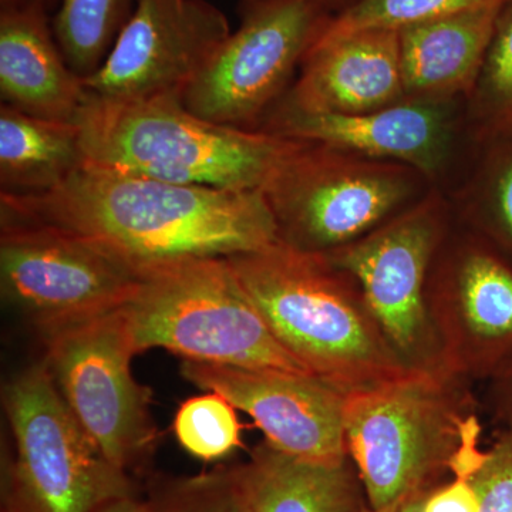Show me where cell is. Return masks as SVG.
I'll return each instance as SVG.
<instances>
[{
    "label": "cell",
    "mask_w": 512,
    "mask_h": 512,
    "mask_svg": "<svg viewBox=\"0 0 512 512\" xmlns=\"http://www.w3.org/2000/svg\"><path fill=\"white\" fill-rule=\"evenodd\" d=\"M3 220L83 239L141 275L279 241L264 192L167 183L84 164L53 190L0 194Z\"/></svg>",
    "instance_id": "1"
},
{
    "label": "cell",
    "mask_w": 512,
    "mask_h": 512,
    "mask_svg": "<svg viewBox=\"0 0 512 512\" xmlns=\"http://www.w3.org/2000/svg\"><path fill=\"white\" fill-rule=\"evenodd\" d=\"M227 259L276 340L311 375L352 393L416 372L390 345L355 276L328 256L278 241Z\"/></svg>",
    "instance_id": "2"
},
{
    "label": "cell",
    "mask_w": 512,
    "mask_h": 512,
    "mask_svg": "<svg viewBox=\"0 0 512 512\" xmlns=\"http://www.w3.org/2000/svg\"><path fill=\"white\" fill-rule=\"evenodd\" d=\"M74 123L84 164L218 190L262 191L298 143L201 119L178 99L114 100L87 93Z\"/></svg>",
    "instance_id": "3"
},
{
    "label": "cell",
    "mask_w": 512,
    "mask_h": 512,
    "mask_svg": "<svg viewBox=\"0 0 512 512\" xmlns=\"http://www.w3.org/2000/svg\"><path fill=\"white\" fill-rule=\"evenodd\" d=\"M345 430L373 510L429 493L463 448L481 439L470 382L421 370L348 393Z\"/></svg>",
    "instance_id": "4"
},
{
    "label": "cell",
    "mask_w": 512,
    "mask_h": 512,
    "mask_svg": "<svg viewBox=\"0 0 512 512\" xmlns=\"http://www.w3.org/2000/svg\"><path fill=\"white\" fill-rule=\"evenodd\" d=\"M117 313L137 355L165 349L190 362L311 375L276 340L227 258L148 271Z\"/></svg>",
    "instance_id": "5"
},
{
    "label": "cell",
    "mask_w": 512,
    "mask_h": 512,
    "mask_svg": "<svg viewBox=\"0 0 512 512\" xmlns=\"http://www.w3.org/2000/svg\"><path fill=\"white\" fill-rule=\"evenodd\" d=\"M434 190L410 165L299 140L262 188L279 241L319 255L359 241Z\"/></svg>",
    "instance_id": "6"
},
{
    "label": "cell",
    "mask_w": 512,
    "mask_h": 512,
    "mask_svg": "<svg viewBox=\"0 0 512 512\" xmlns=\"http://www.w3.org/2000/svg\"><path fill=\"white\" fill-rule=\"evenodd\" d=\"M2 399L15 448L2 512H99L133 497L130 477L94 446L45 363L12 377Z\"/></svg>",
    "instance_id": "7"
},
{
    "label": "cell",
    "mask_w": 512,
    "mask_h": 512,
    "mask_svg": "<svg viewBox=\"0 0 512 512\" xmlns=\"http://www.w3.org/2000/svg\"><path fill=\"white\" fill-rule=\"evenodd\" d=\"M239 26L185 90V109L222 126L258 130L335 13L323 0H241Z\"/></svg>",
    "instance_id": "8"
},
{
    "label": "cell",
    "mask_w": 512,
    "mask_h": 512,
    "mask_svg": "<svg viewBox=\"0 0 512 512\" xmlns=\"http://www.w3.org/2000/svg\"><path fill=\"white\" fill-rule=\"evenodd\" d=\"M45 363L64 403L94 446L120 470L151 453V393L131 373L137 355L117 309L42 336Z\"/></svg>",
    "instance_id": "9"
},
{
    "label": "cell",
    "mask_w": 512,
    "mask_h": 512,
    "mask_svg": "<svg viewBox=\"0 0 512 512\" xmlns=\"http://www.w3.org/2000/svg\"><path fill=\"white\" fill-rule=\"evenodd\" d=\"M451 222L450 201L434 190L366 237L325 255L355 276L390 345L410 369L421 372H447L427 311L426 286Z\"/></svg>",
    "instance_id": "10"
},
{
    "label": "cell",
    "mask_w": 512,
    "mask_h": 512,
    "mask_svg": "<svg viewBox=\"0 0 512 512\" xmlns=\"http://www.w3.org/2000/svg\"><path fill=\"white\" fill-rule=\"evenodd\" d=\"M140 278L136 269L90 242L2 218V295L40 336L116 311Z\"/></svg>",
    "instance_id": "11"
},
{
    "label": "cell",
    "mask_w": 512,
    "mask_h": 512,
    "mask_svg": "<svg viewBox=\"0 0 512 512\" xmlns=\"http://www.w3.org/2000/svg\"><path fill=\"white\" fill-rule=\"evenodd\" d=\"M426 302L451 375L487 382L512 356V261L454 215L431 262Z\"/></svg>",
    "instance_id": "12"
},
{
    "label": "cell",
    "mask_w": 512,
    "mask_h": 512,
    "mask_svg": "<svg viewBox=\"0 0 512 512\" xmlns=\"http://www.w3.org/2000/svg\"><path fill=\"white\" fill-rule=\"evenodd\" d=\"M258 131L410 165L444 195L460 183L478 144L468 124L466 99H404L353 116L303 113L278 103Z\"/></svg>",
    "instance_id": "13"
},
{
    "label": "cell",
    "mask_w": 512,
    "mask_h": 512,
    "mask_svg": "<svg viewBox=\"0 0 512 512\" xmlns=\"http://www.w3.org/2000/svg\"><path fill=\"white\" fill-rule=\"evenodd\" d=\"M231 32L225 13L208 0H137L84 89L103 99L183 100Z\"/></svg>",
    "instance_id": "14"
},
{
    "label": "cell",
    "mask_w": 512,
    "mask_h": 512,
    "mask_svg": "<svg viewBox=\"0 0 512 512\" xmlns=\"http://www.w3.org/2000/svg\"><path fill=\"white\" fill-rule=\"evenodd\" d=\"M181 375L220 393L247 413L265 441L302 460L336 463L349 457L345 409L348 393L313 375L242 369L184 360Z\"/></svg>",
    "instance_id": "15"
},
{
    "label": "cell",
    "mask_w": 512,
    "mask_h": 512,
    "mask_svg": "<svg viewBox=\"0 0 512 512\" xmlns=\"http://www.w3.org/2000/svg\"><path fill=\"white\" fill-rule=\"evenodd\" d=\"M403 100L399 30L365 29L319 39L279 103L303 113L353 116Z\"/></svg>",
    "instance_id": "16"
},
{
    "label": "cell",
    "mask_w": 512,
    "mask_h": 512,
    "mask_svg": "<svg viewBox=\"0 0 512 512\" xmlns=\"http://www.w3.org/2000/svg\"><path fill=\"white\" fill-rule=\"evenodd\" d=\"M0 94L29 116L76 121L86 89L57 45L47 10L0 6Z\"/></svg>",
    "instance_id": "17"
},
{
    "label": "cell",
    "mask_w": 512,
    "mask_h": 512,
    "mask_svg": "<svg viewBox=\"0 0 512 512\" xmlns=\"http://www.w3.org/2000/svg\"><path fill=\"white\" fill-rule=\"evenodd\" d=\"M504 0L399 29L404 99H467L483 67Z\"/></svg>",
    "instance_id": "18"
},
{
    "label": "cell",
    "mask_w": 512,
    "mask_h": 512,
    "mask_svg": "<svg viewBox=\"0 0 512 512\" xmlns=\"http://www.w3.org/2000/svg\"><path fill=\"white\" fill-rule=\"evenodd\" d=\"M235 471L254 512L372 510L350 456L336 463H319L288 456L264 441Z\"/></svg>",
    "instance_id": "19"
},
{
    "label": "cell",
    "mask_w": 512,
    "mask_h": 512,
    "mask_svg": "<svg viewBox=\"0 0 512 512\" xmlns=\"http://www.w3.org/2000/svg\"><path fill=\"white\" fill-rule=\"evenodd\" d=\"M83 165L82 137L76 123L39 119L2 103V194H42L59 187Z\"/></svg>",
    "instance_id": "20"
},
{
    "label": "cell",
    "mask_w": 512,
    "mask_h": 512,
    "mask_svg": "<svg viewBox=\"0 0 512 512\" xmlns=\"http://www.w3.org/2000/svg\"><path fill=\"white\" fill-rule=\"evenodd\" d=\"M446 197L457 221L512 261V130L478 140L466 174Z\"/></svg>",
    "instance_id": "21"
},
{
    "label": "cell",
    "mask_w": 512,
    "mask_h": 512,
    "mask_svg": "<svg viewBox=\"0 0 512 512\" xmlns=\"http://www.w3.org/2000/svg\"><path fill=\"white\" fill-rule=\"evenodd\" d=\"M136 6L137 0H60L53 33L80 79L100 69Z\"/></svg>",
    "instance_id": "22"
},
{
    "label": "cell",
    "mask_w": 512,
    "mask_h": 512,
    "mask_svg": "<svg viewBox=\"0 0 512 512\" xmlns=\"http://www.w3.org/2000/svg\"><path fill=\"white\" fill-rule=\"evenodd\" d=\"M477 140L512 130V0H504L477 82L466 99Z\"/></svg>",
    "instance_id": "23"
},
{
    "label": "cell",
    "mask_w": 512,
    "mask_h": 512,
    "mask_svg": "<svg viewBox=\"0 0 512 512\" xmlns=\"http://www.w3.org/2000/svg\"><path fill=\"white\" fill-rule=\"evenodd\" d=\"M174 433L187 453L204 461L220 460L241 447L237 409L220 393L208 392L181 404Z\"/></svg>",
    "instance_id": "24"
},
{
    "label": "cell",
    "mask_w": 512,
    "mask_h": 512,
    "mask_svg": "<svg viewBox=\"0 0 512 512\" xmlns=\"http://www.w3.org/2000/svg\"><path fill=\"white\" fill-rule=\"evenodd\" d=\"M143 504L146 512H254L235 467L161 481Z\"/></svg>",
    "instance_id": "25"
},
{
    "label": "cell",
    "mask_w": 512,
    "mask_h": 512,
    "mask_svg": "<svg viewBox=\"0 0 512 512\" xmlns=\"http://www.w3.org/2000/svg\"><path fill=\"white\" fill-rule=\"evenodd\" d=\"M487 0H359L352 8L333 16L319 39L349 35L365 29H402Z\"/></svg>",
    "instance_id": "26"
},
{
    "label": "cell",
    "mask_w": 512,
    "mask_h": 512,
    "mask_svg": "<svg viewBox=\"0 0 512 512\" xmlns=\"http://www.w3.org/2000/svg\"><path fill=\"white\" fill-rule=\"evenodd\" d=\"M477 512H512V430H501L470 477Z\"/></svg>",
    "instance_id": "27"
},
{
    "label": "cell",
    "mask_w": 512,
    "mask_h": 512,
    "mask_svg": "<svg viewBox=\"0 0 512 512\" xmlns=\"http://www.w3.org/2000/svg\"><path fill=\"white\" fill-rule=\"evenodd\" d=\"M421 512H477V497L470 478L453 476L448 483L437 485L427 495Z\"/></svg>",
    "instance_id": "28"
},
{
    "label": "cell",
    "mask_w": 512,
    "mask_h": 512,
    "mask_svg": "<svg viewBox=\"0 0 512 512\" xmlns=\"http://www.w3.org/2000/svg\"><path fill=\"white\" fill-rule=\"evenodd\" d=\"M485 383L488 412L501 430H512V356Z\"/></svg>",
    "instance_id": "29"
},
{
    "label": "cell",
    "mask_w": 512,
    "mask_h": 512,
    "mask_svg": "<svg viewBox=\"0 0 512 512\" xmlns=\"http://www.w3.org/2000/svg\"><path fill=\"white\" fill-rule=\"evenodd\" d=\"M429 494L430 491L429 493L414 495V497L407 498V500L394 504L392 507L383 508V510H373L372 508L370 512H421L424 501H426Z\"/></svg>",
    "instance_id": "30"
},
{
    "label": "cell",
    "mask_w": 512,
    "mask_h": 512,
    "mask_svg": "<svg viewBox=\"0 0 512 512\" xmlns=\"http://www.w3.org/2000/svg\"><path fill=\"white\" fill-rule=\"evenodd\" d=\"M99 512H146V510H144L143 501L136 500L133 495V497L113 501V503L101 508Z\"/></svg>",
    "instance_id": "31"
},
{
    "label": "cell",
    "mask_w": 512,
    "mask_h": 512,
    "mask_svg": "<svg viewBox=\"0 0 512 512\" xmlns=\"http://www.w3.org/2000/svg\"><path fill=\"white\" fill-rule=\"evenodd\" d=\"M60 0H0V6H39L50 12L59 8Z\"/></svg>",
    "instance_id": "32"
},
{
    "label": "cell",
    "mask_w": 512,
    "mask_h": 512,
    "mask_svg": "<svg viewBox=\"0 0 512 512\" xmlns=\"http://www.w3.org/2000/svg\"><path fill=\"white\" fill-rule=\"evenodd\" d=\"M323 2L329 6L330 10H332L335 15H338V13L343 12V10L352 8L359 0H323Z\"/></svg>",
    "instance_id": "33"
}]
</instances>
